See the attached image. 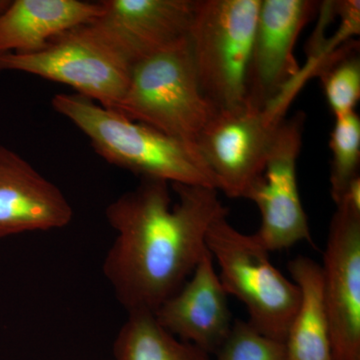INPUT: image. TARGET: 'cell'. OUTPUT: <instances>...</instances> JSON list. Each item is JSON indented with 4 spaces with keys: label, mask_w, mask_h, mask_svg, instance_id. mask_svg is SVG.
<instances>
[{
    "label": "cell",
    "mask_w": 360,
    "mask_h": 360,
    "mask_svg": "<svg viewBox=\"0 0 360 360\" xmlns=\"http://www.w3.org/2000/svg\"><path fill=\"white\" fill-rule=\"evenodd\" d=\"M141 179L132 191L106 207L116 238L103 271L116 300L127 310L155 314L184 286L206 248L210 225L229 210L217 189Z\"/></svg>",
    "instance_id": "6da1fadb"
},
{
    "label": "cell",
    "mask_w": 360,
    "mask_h": 360,
    "mask_svg": "<svg viewBox=\"0 0 360 360\" xmlns=\"http://www.w3.org/2000/svg\"><path fill=\"white\" fill-rule=\"evenodd\" d=\"M51 105L87 137L97 155L141 179L217 188L195 142L162 134L77 94H58Z\"/></svg>",
    "instance_id": "7a4b0ae2"
},
{
    "label": "cell",
    "mask_w": 360,
    "mask_h": 360,
    "mask_svg": "<svg viewBox=\"0 0 360 360\" xmlns=\"http://www.w3.org/2000/svg\"><path fill=\"white\" fill-rule=\"evenodd\" d=\"M262 0H193L189 44L201 91L215 111L245 108Z\"/></svg>",
    "instance_id": "3957f363"
},
{
    "label": "cell",
    "mask_w": 360,
    "mask_h": 360,
    "mask_svg": "<svg viewBox=\"0 0 360 360\" xmlns=\"http://www.w3.org/2000/svg\"><path fill=\"white\" fill-rule=\"evenodd\" d=\"M227 215L213 221L205 240L219 265L220 283L245 305L253 328L284 343L300 304V288L272 264L257 236L238 231Z\"/></svg>",
    "instance_id": "277c9868"
},
{
    "label": "cell",
    "mask_w": 360,
    "mask_h": 360,
    "mask_svg": "<svg viewBox=\"0 0 360 360\" xmlns=\"http://www.w3.org/2000/svg\"><path fill=\"white\" fill-rule=\"evenodd\" d=\"M115 111L169 136L195 142L215 110L201 91L188 37L132 66Z\"/></svg>",
    "instance_id": "5b68a950"
},
{
    "label": "cell",
    "mask_w": 360,
    "mask_h": 360,
    "mask_svg": "<svg viewBox=\"0 0 360 360\" xmlns=\"http://www.w3.org/2000/svg\"><path fill=\"white\" fill-rule=\"evenodd\" d=\"M333 360H360V177L336 212L321 265Z\"/></svg>",
    "instance_id": "8992f818"
},
{
    "label": "cell",
    "mask_w": 360,
    "mask_h": 360,
    "mask_svg": "<svg viewBox=\"0 0 360 360\" xmlns=\"http://www.w3.org/2000/svg\"><path fill=\"white\" fill-rule=\"evenodd\" d=\"M288 103L264 108L215 111L195 141L217 188L231 198H245L262 175L272 141L285 120Z\"/></svg>",
    "instance_id": "52a82bcc"
},
{
    "label": "cell",
    "mask_w": 360,
    "mask_h": 360,
    "mask_svg": "<svg viewBox=\"0 0 360 360\" xmlns=\"http://www.w3.org/2000/svg\"><path fill=\"white\" fill-rule=\"evenodd\" d=\"M20 71L72 87L77 94L116 110L130 70L77 27L34 53H0V72Z\"/></svg>",
    "instance_id": "ba28073f"
},
{
    "label": "cell",
    "mask_w": 360,
    "mask_h": 360,
    "mask_svg": "<svg viewBox=\"0 0 360 360\" xmlns=\"http://www.w3.org/2000/svg\"><path fill=\"white\" fill-rule=\"evenodd\" d=\"M82 32L131 70L188 37L193 0H103Z\"/></svg>",
    "instance_id": "9c48e42d"
},
{
    "label": "cell",
    "mask_w": 360,
    "mask_h": 360,
    "mask_svg": "<svg viewBox=\"0 0 360 360\" xmlns=\"http://www.w3.org/2000/svg\"><path fill=\"white\" fill-rule=\"evenodd\" d=\"M304 120V115L297 112L281 123L264 172L245 195L259 210L262 224L255 236L269 252L286 250L300 241H311L296 177Z\"/></svg>",
    "instance_id": "30bf717a"
},
{
    "label": "cell",
    "mask_w": 360,
    "mask_h": 360,
    "mask_svg": "<svg viewBox=\"0 0 360 360\" xmlns=\"http://www.w3.org/2000/svg\"><path fill=\"white\" fill-rule=\"evenodd\" d=\"M319 6L310 0H262L246 78L248 108H266L300 77L296 40Z\"/></svg>",
    "instance_id": "8fae6325"
},
{
    "label": "cell",
    "mask_w": 360,
    "mask_h": 360,
    "mask_svg": "<svg viewBox=\"0 0 360 360\" xmlns=\"http://www.w3.org/2000/svg\"><path fill=\"white\" fill-rule=\"evenodd\" d=\"M227 295L206 250L186 283L155 315L179 340L215 354L233 326Z\"/></svg>",
    "instance_id": "7c38bea8"
},
{
    "label": "cell",
    "mask_w": 360,
    "mask_h": 360,
    "mask_svg": "<svg viewBox=\"0 0 360 360\" xmlns=\"http://www.w3.org/2000/svg\"><path fill=\"white\" fill-rule=\"evenodd\" d=\"M72 217V206L56 184L0 146V238L63 229Z\"/></svg>",
    "instance_id": "4fadbf2b"
},
{
    "label": "cell",
    "mask_w": 360,
    "mask_h": 360,
    "mask_svg": "<svg viewBox=\"0 0 360 360\" xmlns=\"http://www.w3.org/2000/svg\"><path fill=\"white\" fill-rule=\"evenodd\" d=\"M103 11L101 2L14 0L0 14V53H34L51 40L87 25Z\"/></svg>",
    "instance_id": "5bb4252c"
},
{
    "label": "cell",
    "mask_w": 360,
    "mask_h": 360,
    "mask_svg": "<svg viewBox=\"0 0 360 360\" xmlns=\"http://www.w3.org/2000/svg\"><path fill=\"white\" fill-rule=\"evenodd\" d=\"M288 270L300 288V300L284 341L286 360H333L321 265L311 258L297 257Z\"/></svg>",
    "instance_id": "9a60e30c"
},
{
    "label": "cell",
    "mask_w": 360,
    "mask_h": 360,
    "mask_svg": "<svg viewBox=\"0 0 360 360\" xmlns=\"http://www.w3.org/2000/svg\"><path fill=\"white\" fill-rule=\"evenodd\" d=\"M112 352L115 360H212V354L170 333L149 311L127 314Z\"/></svg>",
    "instance_id": "2e32d148"
},
{
    "label": "cell",
    "mask_w": 360,
    "mask_h": 360,
    "mask_svg": "<svg viewBox=\"0 0 360 360\" xmlns=\"http://www.w3.org/2000/svg\"><path fill=\"white\" fill-rule=\"evenodd\" d=\"M324 94L335 117L354 112L360 99L359 42L326 54L317 68Z\"/></svg>",
    "instance_id": "e0dca14e"
},
{
    "label": "cell",
    "mask_w": 360,
    "mask_h": 360,
    "mask_svg": "<svg viewBox=\"0 0 360 360\" xmlns=\"http://www.w3.org/2000/svg\"><path fill=\"white\" fill-rule=\"evenodd\" d=\"M329 146L333 155L331 198L338 205L350 184L359 176L360 118L356 111L335 118Z\"/></svg>",
    "instance_id": "ac0fdd59"
},
{
    "label": "cell",
    "mask_w": 360,
    "mask_h": 360,
    "mask_svg": "<svg viewBox=\"0 0 360 360\" xmlns=\"http://www.w3.org/2000/svg\"><path fill=\"white\" fill-rule=\"evenodd\" d=\"M217 360H286L284 343L258 333L248 321H234Z\"/></svg>",
    "instance_id": "d6986e66"
},
{
    "label": "cell",
    "mask_w": 360,
    "mask_h": 360,
    "mask_svg": "<svg viewBox=\"0 0 360 360\" xmlns=\"http://www.w3.org/2000/svg\"><path fill=\"white\" fill-rule=\"evenodd\" d=\"M9 4H11V0H0V14L6 11Z\"/></svg>",
    "instance_id": "ffe728a7"
}]
</instances>
